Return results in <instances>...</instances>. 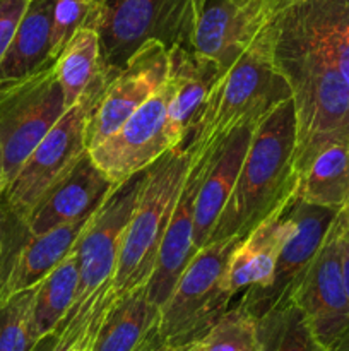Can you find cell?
Masks as SVG:
<instances>
[{
  "mask_svg": "<svg viewBox=\"0 0 349 351\" xmlns=\"http://www.w3.org/2000/svg\"><path fill=\"white\" fill-rule=\"evenodd\" d=\"M274 62L291 88L296 119L294 177L325 146L349 141V84L327 51L296 26L277 16Z\"/></svg>",
  "mask_w": 349,
  "mask_h": 351,
  "instance_id": "obj_1",
  "label": "cell"
},
{
  "mask_svg": "<svg viewBox=\"0 0 349 351\" xmlns=\"http://www.w3.org/2000/svg\"><path fill=\"white\" fill-rule=\"evenodd\" d=\"M296 119L293 98L255 125L235 189L216 223L209 243L250 232L293 195Z\"/></svg>",
  "mask_w": 349,
  "mask_h": 351,
  "instance_id": "obj_2",
  "label": "cell"
},
{
  "mask_svg": "<svg viewBox=\"0 0 349 351\" xmlns=\"http://www.w3.org/2000/svg\"><path fill=\"white\" fill-rule=\"evenodd\" d=\"M289 98V84L274 62V29L270 24L218 79L185 139L181 153H204L219 146L233 130L257 125Z\"/></svg>",
  "mask_w": 349,
  "mask_h": 351,
  "instance_id": "obj_3",
  "label": "cell"
},
{
  "mask_svg": "<svg viewBox=\"0 0 349 351\" xmlns=\"http://www.w3.org/2000/svg\"><path fill=\"white\" fill-rule=\"evenodd\" d=\"M207 0H98L94 27L106 75L115 77L133 51L149 40L192 50Z\"/></svg>",
  "mask_w": 349,
  "mask_h": 351,
  "instance_id": "obj_4",
  "label": "cell"
},
{
  "mask_svg": "<svg viewBox=\"0 0 349 351\" xmlns=\"http://www.w3.org/2000/svg\"><path fill=\"white\" fill-rule=\"evenodd\" d=\"M188 165L190 153L171 149L147 168L146 182L123 233L113 276V290L118 297L149 283Z\"/></svg>",
  "mask_w": 349,
  "mask_h": 351,
  "instance_id": "obj_5",
  "label": "cell"
},
{
  "mask_svg": "<svg viewBox=\"0 0 349 351\" xmlns=\"http://www.w3.org/2000/svg\"><path fill=\"white\" fill-rule=\"evenodd\" d=\"M238 237L202 247L159 308L157 332L164 346L185 348L201 343L231 307L224 269Z\"/></svg>",
  "mask_w": 349,
  "mask_h": 351,
  "instance_id": "obj_6",
  "label": "cell"
},
{
  "mask_svg": "<svg viewBox=\"0 0 349 351\" xmlns=\"http://www.w3.org/2000/svg\"><path fill=\"white\" fill-rule=\"evenodd\" d=\"M108 81L106 72L96 79L86 95L60 117L50 132L31 151L16 177L7 184L2 195L3 208L19 223L26 219L43 192L67 173L88 151L86 122Z\"/></svg>",
  "mask_w": 349,
  "mask_h": 351,
  "instance_id": "obj_7",
  "label": "cell"
},
{
  "mask_svg": "<svg viewBox=\"0 0 349 351\" xmlns=\"http://www.w3.org/2000/svg\"><path fill=\"white\" fill-rule=\"evenodd\" d=\"M67 110L55 62L0 86V154L7 184Z\"/></svg>",
  "mask_w": 349,
  "mask_h": 351,
  "instance_id": "obj_8",
  "label": "cell"
},
{
  "mask_svg": "<svg viewBox=\"0 0 349 351\" xmlns=\"http://www.w3.org/2000/svg\"><path fill=\"white\" fill-rule=\"evenodd\" d=\"M146 177L147 168L120 184L79 235L72 250L77 257L81 278L74 307L65 319L75 314L103 285L113 283L123 233L132 218Z\"/></svg>",
  "mask_w": 349,
  "mask_h": 351,
  "instance_id": "obj_9",
  "label": "cell"
},
{
  "mask_svg": "<svg viewBox=\"0 0 349 351\" xmlns=\"http://www.w3.org/2000/svg\"><path fill=\"white\" fill-rule=\"evenodd\" d=\"M171 95L173 82L168 74L164 84L139 110L103 143L89 149L91 160L113 184H123L171 151L164 132Z\"/></svg>",
  "mask_w": 349,
  "mask_h": 351,
  "instance_id": "obj_10",
  "label": "cell"
},
{
  "mask_svg": "<svg viewBox=\"0 0 349 351\" xmlns=\"http://www.w3.org/2000/svg\"><path fill=\"white\" fill-rule=\"evenodd\" d=\"M170 50L161 41L140 45L118 74L109 79L86 122V147L92 149L115 132L168 79Z\"/></svg>",
  "mask_w": 349,
  "mask_h": 351,
  "instance_id": "obj_11",
  "label": "cell"
},
{
  "mask_svg": "<svg viewBox=\"0 0 349 351\" xmlns=\"http://www.w3.org/2000/svg\"><path fill=\"white\" fill-rule=\"evenodd\" d=\"M339 228L337 215L289 298L303 311L315 338L325 348L349 331V298L342 281Z\"/></svg>",
  "mask_w": 349,
  "mask_h": 351,
  "instance_id": "obj_12",
  "label": "cell"
},
{
  "mask_svg": "<svg viewBox=\"0 0 349 351\" xmlns=\"http://www.w3.org/2000/svg\"><path fill=\"white\" fill-rule=\"evenodd\" d=\"M289 0H207L192 50L228 71Z\"/></svg>",
  "mask_w": 349,
  "mask_h": 351,
  "instance_id": "obj_13",
  "label": "cell"
},
{
  "mask_svg": "<svg viewBox=\"0 0 349 351\" xmlns=\"http://www.w3.org/2000/svg\"><path fill=\"white\" fill-rule=\"evenodd\" d=\"M337 215L339 211L335 209L308 204L294 197L293 194L291 216L294 230L277 257L272 283L262 291L243 293L238 304L245 307L253 317H259L274 305L289 300Z\"/></svg>",
  "mask_w": 349,
  "mask_h": 351,
  "instance_id": "obj_14",
  "label": "cell"
},
{
  "mask_svg": "<svg viewBox=\"0 0 349 351\" xmlns=\"http://www.w3.org/2000/svg\"><path fill=\"white\" fill-rule=\"evenodd\" d=\"M116 187L86 151L67 173L43 192L21 225L27 235H41L57 226L89 218Z\"/></svg>",
  "mask_w": 349,
  "mask_h": 351,
  "instance_id": "obj_15",
  "label": "cell"
},
{
  "mask_svg": "<svg viewBox=\"0 0 349 351\" xmlns=\"http://www.w3.org/2000/svg\"><path fill=\"white\" fill-rule=\"evenodd\" d=\"M216 147H211L204 153H190L187 177L181 185L170 225L164 233L156 267L147 283L149 298L159 308L168 300L192 257L198 252L194 245L195 202H197L198 189H201L205 170H207V165Z\"/></svg>",
  "mask_w": 349,
  "mask_h": 351,
  "instance_id": "obj_16",
  "label": "cell"
},
{
  "mask_svg": "<svg viewBox=\"0 0 349 351\" xmlns=\"http://www.w3.org/2000/svg\"><path fill=\"white\" fill-rule=\"evenodd\" d=\"M291 201L274 209L233 247L224 269V285L231 297L270 287L277 257L294 230Z\"/></svg>",
  "mask_w": 349,
  "mask_h": 351,
  "instance_id": "obj_17",
  "label": "cell"
},
{
  "mask_svg": "<svg viewBox=\"0 0 349 351\" xmlns=\"http://www.w3.org/2000/svg\"><path fill=\"white\" fill-rule=\"evenodd\" d=\"M224 74L214 60L188 48L170 50V79L173 95L168 105L166 132L170 147L181 151L185 139L218 79Z\"/></svg>",
  "mask_w": 349,
  "mask_h": 351,
  "instance_id": "obj_18",
  "label": "cell"
},
{
  "mask_svg": "<svg viewBox=\"0 0 349 351\" xmlns=\"http://www.w3.org/2000/svg\"><path fill=\"white\" fill-rule=\"evenodd\" d=\"M253 129L255 125H243L233 130L212 153L195 202L194 245L197 250L209 243L212 230L235 189Z\"/></svg>",
  "mask_w": 349,
  "mask_h": 351,
  "instance_id": "obj_19",
  "label": "cell"
},
{
  "mask_svg": "<svg viewBox=\"0 0 349 351\" xmlns=\"http://www.w3.org/2000/svg\"><path fill=\"white\" fill-rule=\"evenodd\" d=\"M89 219L91 216L57 226L41 235H27L26 242L14 254L7 274L0 278V304L41 283L72 252Z\"/></svg>",
  "mask_w": 349,
  "mask_h": 351,
  "instance_id": "obj_20",
  "label": "cell"
},
{
  "mask_svg": "<svg viewBox=\"0 0 349 351\" xmlns=\"http://www.w3.org/2000/svg\"><path fill=\"white\" fill-rule=\"evenodd\" d=\"M55 0H29L16 34L0 60V86L27 77L53 64L50 57Z\"/></svg>",
  "mask_w": 349,
  "mask_h": 351,
  "instance_id": "obj_21",
  "label": "cell"
},
{
  "mask_svg": "<svg viewBox=\"0 0 349 351\" xmlns=\"http://www.w3.org/2000/svg\"><path fill=\"white\" fill-rule=\"evenodd\" d=\"M159 321V307L153 304L146 287L116 297L99 326L92 351H135Z\"/></svg>",
  "mask_w": 349,
  "mask_h": 351,
  "instance_id": "obj_22",
  "label": "cell"
},
{
  "mask_svg": "<svg viewBox=\"0 0 349 351\" xmlns=\"http://www.w3.org/2000/svg\"><path fill=\"white\" fill-rule=\"evenodd\" d=\"M294 197L342 211L349 201V141L325 146L296 177Z\"/></svg>",
  "mask_w": 349,
  "mask_h": 351,
  "instance_id": "obj_23",
  "label": "cell"
},
{
  "mask_svg": "<svg viewBox=\"0 0 349 351\" xmlns=\"http://www.w3.org/2000/svg\"><path fill=\"white\" fill-rule=\"evenodd\" d=\"M55 72L62 86L65 106H74L96 79L105 74L99 33L91 26L81 27L55 60Z\"/></svg>",
  "mask_w": 349,
  "mask_h": 351,
  "instance_id": "obj_24",
  "label": "cell"
},
{
  "mask_svg": "<svg viewBox=\"0 0 349 351\" xmlns=\"http://www.w3.org/2000/svg\"><path fill=\"white\" fill-rule=\"evenodd\" d=\"M79 278V263L72 250L41 283L36 285L33 322L40 339L57 331L65 315L74 307Z\"/></svg>",
  "mask_w": 349,
  "mask_h": 351,
  "instance_id": "obj_25",
  "label": "cell"
},
{
  "mask_svg": "<svg viewBox=\"0 0 349 351\" xmlns=\"http://www.w3.org/2000/svg\"><path fill=\"white\" fill-rule=\"evenodd\" d=\"M259 351H327L293 300L281 302L255 317Z\"/></svg>",
  "mask_w": 349,
  "mask_h": 351,
  "instance_id": "obj_26",
  "label": "cell"
},
{
  "mask_svg": "<svg viewBox=\"0 0 349 351\" xmlns=\"http://www.w3.org/2000/svg\"><path fill=\"white\" fill-rule=\"evenodd\" d=\"M36 287L0 304V351H33L40 341L33 322Z\"/></svg>",
  "mask_w": 349,
  "mask_h": 351,
  "instance_id": "obj_27",
  "label": "cell"
},
{
  "mask_svg": "<svg viewBox=\"0 0 349 351\" xmlns=\"http://www.w3.org/2000/svg\"><path fill=\"white\" fill-rule=\"evenodd\" d=\"M202 351H259L255 317L236 302L202 339Z\"/></svg>",
  "mask_w": 349,
  "mask_h": 351,
  "instance_id": "obj_28",
  "label": "cell"
},
{
  "mask_svg": "<svg viewBox=\"0 0 349 351\" xmlns=\"http://www.w3.org/2000/svg\"><path fill=\"white\" fill-rule=\"evenodd\" d=\"M96 9H98V0H55L50 36L51 60H57L70 38L81 27H92Z\"/></svg>",
  "mask_w": 349,
  "mask_h": 351,
  "instance_id": "obj_29",
  "label": "cell"
},
{
  "mask_svg": "<svg viewBox=\"0 0 349 351\" xmlns=\"http://www.w3.org/2000/svg\"><path fill=\"white\" fill-rule=\"evenodd\" d=\"M116 297H118V295L113 290V283L105 285V287L99 290L98 298H96L94 305H92L84 326H82V329L79 331L77 338L72 343L68 351H92L96 335H98L99 331V326L105 321L106 314H108L109 307H112L113 302L116 300Z\"/></svg>",
  "mask_w": 349,
  "mask_h": 351,
  "instance_id": "obj_30",
  "label": "cell"
},
{
  "mask_svg": "<svg viewBox=\"0 0 349 351\" xmlns=\"http://www.w3.org/2000/svg\"><path fill=\"white\" fill-rule=\"evenodd\" d=\"M29 0H0V60L5 55Z\"/></svg>",
  "mask_w": 349,
  "mask_h": 351,
  "instance_id": "obj_31",
  "label": "cell"
},
{
  "mask_svg": "<svg viewBox=\"0 0 349 351\" xmlns=\"http://www.w3.org/2000/svg\"><path fill=\"white\" fill-rule=\"evenodd\" d=\"M339 221H341V228H339V256H341L342 281H344L346 293H348L349 298V219L344 215V211L339 213Z\"/></svg>",
  "mask_w": 349,
  "mask_h": 351,
  "instance_id": "obj_32",
  "label": "cell"
},
{
  "mask_svg": "<svg viewBox=\"0 0 349 351\" xmlns=\"http://www.w3.org/2000/svg\"><path fill=\"white\" fill-rule=\"evenodd\" d=\"M163 341L159 338V332H157V326L153 329L149 336L146 338V341L139 346L135 351H161L163 350Z\"/></svg>",
  "mask_w": 349,
  "mask_h": 351,
  "instance_id": "obj_33",
  "label": "cell"
},
{
  "mask_svg": "<svg viewBox=\"0 0 349 351\" xmlns=\"http://www.w3.org/2000/svg\"><path fill=\"white\" fill-rule=\"evenodd\" d=\"M57 339H58V332L57 331L51 332V335L41 338L40 341L36 343V346H34L33 351H51L53 350L55 343H57Z\"/></svg>",
  "mask_w": 349,
  "mask_h": 351,
  "instance_id": "obj_34",
  "label": "cell"
},
{
  "mask_svg": "<svg viewBox=\"0 0 349 351\" xmlns=\"http://www.w3.org/2000/svg\"><path fill=\"white\" fill-rule=\"evenodd\" d=\"M327 351H349V331H346Z\"/></svg>",
  "mask_w": 349,
  "mask_h": 351,
  "instance_id": "obj_35",
  "label": "cell"
},
{
  "mask_svg": "<svg viewBox=\"0 0 349 351\" xmlns=\"http://www.w3.org/2000/svg\"><path fill=\"white\" fill-rule=\"evenodd\" d=\"M2 195H0V261H2V254H3V219H5V216H3Z\"/></svg>",
  "mask_w": 349,
  "mask_h": 351,
  "instance_id": "obj_36",
  "label": "cell"
},
{
  "mask_svg": "<svg viewBox=\"0 0 349 351\" xmlns=\"http://www.w3.org/2000/svg\"><path fill=\"white\" fill-rule=\"evenodd\" d=\"M161 351H202V341L195 343V345L185 346V348H170V346H163Z\"/></svg>",
  "mask_w": 349,
  "mask_h": 351,
  "instance_id": "obj_37",
  "label": "cell"
},
{
  "mask_svg": "<svg viewBox=\"0 0 349 351\" xmlns=\"http://www.w3.org/2000/svg\"><path fill=\"white\" fill-rule=\"evenodd\" d=\"M7 187V180H5V175H3V165H2V154H0V195L3 194Z\"/></svg>",
  "mask_w": 349,
  "mask_h": 351,
  "instance_id": "obj_38",
  "label": "cell"
},
{
  "mask_svg": "<svg viewBox=\"0 0 349 351\" xmlns=\"http://www.w3.org/2000/svg\"><path fill=\"white\" fill-rule=\"evenodd\" d=\"M342 211H344V215L348 216V219H349V201H348V204L344 206V209H342Z\"/></svg>",
  "mask_w": 349,
  "mask_h": 351,
  "instance_id": "obj_39",
  "label": "cell"
}]
</instances>
